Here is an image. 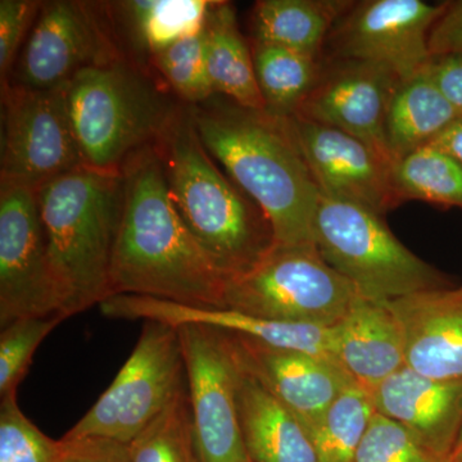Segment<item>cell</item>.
Wrapping results in <instances>:
<instances>
[{"label": "cell", "mask_w": 462, "mask_h": 462, "mask_svg": "<svg viewBox=\"0 0 462 462\" xmlns=\"http://www.w3.org/2000/svg\"><path fill=\"white\" fill-rule=\"evenodd\" d=\"M124 208L111 266V297L133 294L224 309L226 278L176 211L156 145L123 167Z\"/></svg>", "instance_id": "6da1fadb"}, {"label": "cell", "mask_w": 462, "mask_h": 462, "mask_svg": "<svg viewBox=\"0 0 462 462\" xmlns=\"http://www.w3.org/2000/svg\"><path fill=\"white\" fill-rule=\"evenodd\" d=\"M191 111L207 152L263 209L276 245H315L320 191L288 121L221 96Z\"/></svg>", "instance_id": "7a4b0ae2"}, {"label": "cell", "mask_w": 462, "mask_h": 462, "mask_svg": "<svg viewBox=\"0 0 462 462\" xmlns=\"http://www.w3.org/2000/svg\"><path fill=\"white\" fill-rule=\"evenodd\" d=\"M176 211L227 282L239 278L273 247L263 209L218 166L200 141L191 106L181 103L156 144Z\"/></svg>", "instance_id": "3957f363"}, {"label": "cell", "mask_w": 462, "mask_h": 462, "mask_svg": "<svg viewBox=\"0 0 462 462\" xmlns=\"http://www.w3.org/2000/svg\"><path fill=\"white\" fill-rule=\"evenodd\" d=\"M51 267L67 315L111 297V266L124 208L123 173L81 167L35 189Z\"/></svg>", "instance_id": "277c9868"}, {"label": "cell", "mask_w": 462, "mask_h": 462, "mask_svg": "<svg viewBox=\"0 0 462 462\" xmlns=\"http://www.w3.org/2000/svg\"><path fill=\"white\" fill-rule=\"evenodd\" d=\"M67 103L83 165L109 173L156 144L181 105L154 71L129 57L79 72L67 84Z\"/></svg>", "instance_id": "5b68a950"}, {"label": "cell", "mask_w": 462, "mask_h": 462, "mask_svg": "<svg viewBox=\"0 0 462 462\" xmlns=\"http://www.w3.org/2000/svg\"><path fill=\"white\" fill-rule=\"evenodd\" d=\"M383 217L358 203L320 194L314 224L319 254L360 296L378 302L456 285L404 247Z\"/></svg>", "instance_id": "8992f818"}, {"label": "cell", "mask_w": 462, "mask_h": 462, "mask_svg": "<svg viewBox=\"0 0 462 462\" xmlns=\"http://www.w3.org/2000/svg\"><path fill=\"white\" fill-rule=\"evenodd\" d=\"M358 296L354 285L325 263L316 245H275L251 272L227 282L224 309L331 328Z\"/></svg>", "instance_id": "52a82bcc"}, {"label": "cell", "mask_w": 462, "mask_h": 462, "mask_svg": "<svg viewBox=\"0 0 462 462\" xmlns=\"http://www.w3.org/2000/svg\"><path fill=\"white\" fill-rule=\"evenodd\" d=\"M185 384L178 328L144 321L135 348L112 384L63 438L100 437L130 445Z\"/></svg>", "instance_id": "ba28073f"}, {"label": "cell", "mask_w": 462, "mask_h": 462, "mask_svg": "<svg viewBox=\"0 0 462 462\" xmlns=\"http://www.w3.org/2000/svg\"><path fill=\"white\" fill-rule=\"evenodd\" d=\"M121 57L127 56L116 36L108 3L42 2L5 85L51 89L69 84L88 67Z\"/></svg>", "instance_id": "9c48e42d"}, {"label": "cell", "mask_w": 462, "mask_h": 462, "mask_svg": "<svg viewBox=\"0 0 462 462\" xmlns=\"http://www.w3.org/2000/svg\"><path fill=\"white\" fill-rule=\"evenodd\" d=\"M81 167L67 84L51 89L2 88L0 181L35 190Z\"/></svg>", "instance_id": "30bf717a"}, {"label": "cell", "mask_w": 462, "mask_h": 462, "mask_svg": "<svg viewBox=\"0 0 462 462\" xmlns=\"http://www.w3.org/2000/svg\"><path fill=\"white\" fill-rule=\"evenodd\" d=\"M56 315L69 319L35 190L0 181V328Z\"/></svg>", "instance_id": "8fae6325"}, {"label": "cell", "mask_w": 462, "mask_h": 462, "mask_svg": "<svg viewBox=\"0 0 462 462\" xmlns=\"http://www.w3.org/2000/svg\"><path fill=\"white\" fill-rule=\"evenodd\" d=\"M176 328L203 462H252L239 424V365L226 333L202 324Z\"/></svg>", "instance_id": "7c38bea8"}, {"label": "cell", "mask_w": 462, "mask_h": 462, "mask_svg": "<svg viewBox=\"0 0 462 462\" xmlns=\"http://www.w3.org/2000/svg\"><path fill=\"white\" fill-rule=\"evenodd\" d=\"M443 9L445 3L422 0L352 2L331 30L322 58L378 63L403 80L430 62V32Z\"/></svg>", "instance_id": "4fadbf2b"}, {"label": "cell", "mask_w": 462, "mask_h": 462, "mask_svg": "<svg viewBox=\"0 0 462 462\" xmlns=\"http://www.w3.org/2000/svg\"><path fill=\"white\" fill-rule=\"evenodd\" d=\"M321 196L348 200L384 216L400 206L392 184L393 163L357 136L328 125L287 118Z\"/></svg>", "instance_id": "5bb4252c"}, {"label": "cell", "mask_w": 462, "mask_h": 462, "mask_svg": "<svg viewBox=\"0 0 462 462\" xmlns=\"http://www.w3.org/2000/svg\"><path fill=\"white\" fill-rule=\"evenodd\" d=\"M321 60L320 78L298 109L297 117L357 136L391 161L384 125L401 79L378 63Z\"/></svg>", "instance_id": "9a60e30c"}, {"label": "cell", "mask_w": 462, "mask_h": 462, "mask_svg": "<svg viewBox=\"0 0 462 462\" xmlns=\"http://www.w3.org/2000/svg\"><path fill=\"white\" fill-rule=\"evenodd\" d=\"M225 333L240 366L281 401L309 434L337 397L356 383L333 357Z\"/></svg>", "instance_id": "2e32d148"}, {"label": "cell", "mask_w": 462, "mask_h": 462, "mask_svg": "<svg viewBox=\"0 0 462 462\" xmlns=\"http://www.w3.org/2000/svg\"><path fill=\"white\" fill-rule=\"evenodd\" d=\"M384 303L402 331L407 367L430 378L462 379V285Z\"/></svg>", "instance_id": "e0dca14e"}, {"label": "cell", "mask_w": 462, "mask_h": 462, "mask_svg": "<svg viewBox=\"0 0 462 462\" xmlns=\"http://www.w3.org/2000/svg\"><path fill=\"white\" fill-rule=\"evenodd\" d=\"M370 394L376 412L431 451L452 457L462 430V379L430 378L404 366Z\"/></svg>", "instance_id": "ac0fdd59"}, {"label": "cell", "mask_w": 462, "mask_h": 462, "mask_svg": "<svg viewBox=\"0 0 462 462\" xmlns=\"http://www.w3.org/2000/svg\"><path fill=\"white\" fill-rule=\"evenodd\" d=\"M331 330L334 358L367 391L406 366L402 331L384 302L358 296Z\"/></svg>", "instance_id": "d6986e66"}, {"label": "cell", "mask_w": 462, "mask_h": 462, "mask_svg": "<svg viewBox=\"0 0 462 462\" xmlns=\"http://www.w3.org/2000/svg\"><path fill=\"white\" fill-rule=\"evenodd\" d=\"M236 398L249 460L319 462L314 443L302 422L240 365Z\"/></svg>", "instance_id": "ffe728a7"}, {"label": "cell", "mask_w": 462, "mask_h": 462, "mask_svg": "<svg viewBox=\"0 0 462 462\" xmlns=\"http://www.w3.org/2000/svg\"><path fill=\"white\" fill-rule=\"evenodd\" d=\"M121 50L138 65L176 42L203 32L209 0H133L108 3Z\"/></svg>", "instance_id": "44dd1931"}, {"label": "cell", "mask_w": 462, "mask_h": 462, "mask_svg": "<svg viewBox=\"0 0 462 462\" xmlns=\"http://www.w3.org/2000/svg\"><path fill=\"white\" fill-rule=\"evenodd\" d=\"M461 117L434 83L427 66L398 83L384 125L385 147L392 162L430 145Z\"/></svg>", "instance_id": "7402d4cb"}, {"label": "cell", "mask_w": 462, "mask_h": 462, "mask_svg": "<svg viewBox=\"0 0 462 462\" xmlns=\"http://www.w3.org/2000/svg\"><path fill=\"white\" fill-rule=\"evenodd\" d=\"M206 60L215 96L242 107L264 111L251 44L239 29L234 5L212 2L206 20Z\"/></svg>", "instance_id": "603a6c76"}, {"label": "cell", "mask_w": 462, "mask_h": 462, "mask_svg": "<svg viewBox=\"0 0 462 462\" xmlns=\"http://www.w3.org/2000/svg\"><path fill=\"white\" fill-rule=\"evenodd\" d=\"M351 5L345 0H260L252 12V41L322 58L331 30Z\"/></svg>", "instance_id": "cb8c5ba5"}, {"label": "cell", "mask_w": 462, "mask_h": 462, "mask_svg": "<svg viewBox=\"0 0 462 462\" xmlns=\"http://www.w3.org/2000/svg\"><path fill=\"white\" fill-rule=\"evenodd\" d=\"M251 48L264 111L281 120L293 117L320 78L321 58L263 42L252 41Z\"/></svg>", "instance_id": "d4e9b609"}, {"label": "cell", "mask_w": 462, "mask_h": 462, "mask_svg": "<svg viewBox=\"0 0 462 462\" xmlns=\"http://www.w3.org/2000/svg\"><path fill=\"white\" fill-rule=\"evenodd\" d=\"M398 203L421 200L462 211V165L433 145L407 154L392 167Z\"/></svg>", "instance_id": "484cf974"}, {"label": "cell", "mask_w": 462, "mask_h": 462, "mask_svg": "<svg viewBox=\"0 0 462 462\" xmlns=\"http://www.w3.org/2000/svg\"><path fill=\"white\" fill-rule=\"evenodd\" d=\"M375 412L370 391L348 385L310 433L319 462H354Z\"/></svg>", "instance_id": "4316f807"}, {"label": "cell", "mask_w": 462, "mask_h": 462, "mask_svg": "<svg viewBox=\"0 0 462 462\" xmlns=\"http://www.w3.org/2000/svg\"><path fill=\"white\" fill-rule=\"evenodd\" d=\"M127 446L132 462H203L188 384Z\"/></svg>", "instance_id": "83f0119b"}, {"label": "cell", "mask_w": 462, "mask_h": 462, "mask_svg": "<svg viewBox=\"0 0 462 462\" xmlns=\"http://www.w3.org/2000/svg\"><path fill=\"white\" fill-rule=\"evenodd\" d=\"M149 67L184 105L199 106L215 96L207 72L206 26L154 54Z\"/></svg>", "instance_id": "f1b7e54d"}, {"label": "cell", "mask_w": 462, "mask_h": 462, "mask_svg": "<svg viewBox=\"0 0 462 462\" xmlns=\"http://www.w3.org/2000/svg\"><path fill=\"white\" fill-rule=\"evenodd\" d=\"M66 318H25L2 328L0 333V398L14 396L42 340Z\"/></svg>", "instance_id": "f546056e"}, {"label": "cell", "mask_w": 462, "mask_h": 462, "mask_svg": "<svg viewBox=\"0 0 462 462\" xmlns=\"http://www.w3.org/2000/svg\"><path fill=\"white\" fill-rule=\"evenodd\" d=\"M62 440L42 433L17 403V394L0 398V462H58Z\"/></svg>", "instance_id": "4dcf8cb0"}, {"label": "cell", "mask_w": 462, "mask_h": 462, "mask_svg": "<svg viewBox=\"0 0 462 462\" xmlns=\"http://www.w3.org/2000/svg\"><path fill=\"white\" fill-rule=\"evenodd\" d=\"M354 462H452L422 445L400 424L375 412Z\"/></svg>", "instance_id": "1f68e13d"}, {"label": "cell", "mask_w": 462, "mask_h": 462, "mask_svg": "<svg viewBox=\"0 0 462 462\" xmlns=\"http://www.w3.org/2000/svg\"><path fill=\"white\" fill-rule=\"evenodd\" d=\"M38 0L0 2V76L2 87L8 83L17 58L41 12Z\"/></svg>", "instance_id": "d6a6232c"}, {"label": "cell", "mask_w": 462, "mask_h": 462, "mask_svg": "<svg viewBox=\"0 0 462 462\" xmlns=\"http://www.w3.org/2000/svg\"><path fill=\"white\" fill-rule=\"evenodd\" d=\"M58 462H132L129 446L100 437L62 438Z\"/></svg>", "instance_id": "836d02e7"}, {"label": "cell", "mask_w": 462, "mask_h": 462, "mask_svg": "<svg viewBox=\"0 0 462 462\" xmlns=\"http://www.w3.org/2000/svg\"><path fill=\"white\" fill-rule=\"evenodd\" d=\"M430 56L462 54V0L445 2L430 35Z\"/></svg>", "instance_id": "e575fe53"}, {"label": "cell", "mask_w": 462, "mask_h": 462, "mask_svg": "<svg viewBox=\"0 0 462 462\" xmlns=\"http://www.w3.org/2000/svg\"><path fill=\"white\" fill-rule=\"evenodd\" d=\"M427 69L446 99L462 116V54L430 57Z\"/></svg>", "instance_id": "d590c367"}, {"label": "cell", "mask_w": 462, "mask_h": 462, "mask_svg": "<svg viewBox=\"0 0 462 462\" xmlns=\"http://www.w3.org/2000/svg\"><path fill=\"white\" fill-rule=\"evenodd\" d=\"M430 145L445 152L462 165V116L447 126Z\"/></svg>", "instance_id": "8d00e7d4"}, {"label": "cell", "mask_w": 462, "mask_h": 462, "mask_svg": "<svg viewBox=\"0 0 462 462\" xmlns=\"http://www.w3.org/2000/svg\"><path fill=\"white\" fill-rule=\"evenodd\" d=\"M460 452H462V430H461L460 437H458L457 445H456L454 455L460 454ZM454 455H452V456H454Z\"/></svg>", "instance_id": "74e56055"}, {"label": "cell", "mask_w": 462, "mask_h": 462, "mask_svg": "<svg viewBox=\"0 0 462 462\" xmlns=\"http://www.w3.org/2000/svg\"><path fill=\"white\" fill-rule=\"evenodd\" d=\"M452 462H462V452L452 456Z\"/></svg>", "instance_id": "f35d334b"}]
</instances>
